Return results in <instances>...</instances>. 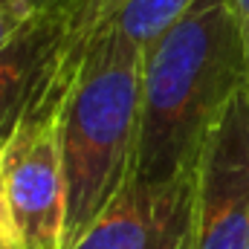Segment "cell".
Segmentation results:
<instances>
[{
  "instance_id": "6da1fadb",
  "label": "cell",
  "mask_w": 249,
  "mask_h": 249,
  "mask_svg": "<svg viewBox=\"0 0 249 249\" xmlns=\"http://www.w3.org/2000/svg\"><path fill=\"white\" fill-rule=\"evenodd\" d=\"M249 87V53L226 0H200L142 61L133 174L165 183L197 168L209 130Z\"/></svg>"
},
{
  "instance_id": "7a4b0ae2",
  "label": "cell",
  "mask_w": 249,
  "mask_h": 249,
  "mask_svg": "<svg viewBox=\"0 0 249 249\" xmlns=\"http://www.w3.org/2000/svg\"><path fill=\"white\" fill-rule=\"evenodd\" d=\"M145 53L110 29L87 44L61 107L67 186L64 249L113 203L133 174Z\"/></svg>"
},
{
  "instance_id": "3957f363",
  "label": "cell",
  "mask_w": 249,
  "mask_h": 249,
  "mask_svg": "<svg viewBox=\"0 0 249 249\" xmlns=\"http://www.w3.org/2000/svg\"><path fill=\"white\" fill-rule=\"evenodd\" d=\"M70 84L61 75L47 84L0 145L3 188L23 249H64L61 107Z\"/></svg>"
},
{
  "instance_id": "277c9868",
  "label": "cell",
  "mask_w": 249,
  "mask_h": 249,
  "mask_svg": "<svg viewBox=\"0 0 249 249\" xmlns=\"http://www.w3.org/2000/svg\"><path fill=\"white\" fill-rule=\"evenodd\" d=\"M188 249H249V87L229 102L200 151Z\"/></svg>"
},
{
  "instance_id": "5b68a950",
  "label": "cell",
  "mask_w": 249,
  "mask_h": 249,
  "mask_svg": "<svg viewBox=\"0 0 249 249\" xmlns=\"http://www.w3.org/2000/svg\"><path fill=\"white\" fill-rule=\"evenodd\" d=\"M197 168L165 183L130 177L70 249H188Z\"/></svg>"
},
{
  "instance_id": "8992f818",
  "label": "cell",
  "mask_w": 249,
  "mask_h": 249,
  "mask_svg": "<svg viewBox=\"0 0 249 249\" xmlns=\"http://www.w3.org/2000/svg\"><path fill=\"white\" fill-rule=\"evenodd\" d=\"M200 0H124L105 20L102 29L116 32L136 50H151L165 32H171ZM99 29V32H102ZM96 38V35H93Z\"/></svg>"
},
{
  "instance_id": "52a82bcc",
  "label": "cell",
  "mask_w": 249,
  "mask_h": 249,
  "mask_svg": "<svg viewBox=\"0 0 249 249\" xmlns=\"http://www.w3.org/2000/svg\"><path fill=\"white\" fill-rule=\"evenodd\" d=\"M122 3L124 0H61V3L50 6L64 38V67L58 75L70 78V81L75 78V70L81 64L87 44Z\"/></svg>"
},
{
  "instance_id": "ba28073f",
  "label": "cell",
  "mask_w": 249,
  "mask_h": 249,
  "mask_svg": "<svg viewBox=\"0 0 249 249\" xmlns=\"http://www.w3.org/2000/svg\"><path fill=\"white\" fill-rule=\"evenodd\" d=\"M35 12L38 9L32 0H0V53Z\"/></svg>"
},
{
  "instance_id": "9c48e42d",
  "label": "cell",
  "mask_w": 249,
  "mask_h": 249,
  "mask_svg": "<svg viewBox=\"0 0 249 249\" xmlns=\"http://www.w3.org/2000/svg\"><path fill=\"white\" fill-rule=\"evenodd\" d=\"M0 249H23L18 229H15V217L6 200V188H3V171H0Z\"/></svg>"
},
{
  "instance_id": "30bf717a",
  "label": "cell",
  "mask_w": 249,
  "mask_h": 249,
  "mask_svg": "<svg viewBox=\"0 0 249 249\" xmlns=\"http://www.w3.org/2000/svg\"><path fill=\"white\" fill-rule=\"evenodd\" d=\"M226 6H229V12L235 18L238 29H241V38H244L247 53H249V0H226Z\"/></svg>"
},
{
  "instance_id": "8fae6325",
  "label": "cell",
  "mask_w": 249,
  "mask_h": 249,
  "mask_svg": "<svg viewBox=\"0 0 249 249\" xmlns=\"http://www.w3.org/2000/svg\"><path fill=\"white\" fill-rule=\"evenodd\" d=\"M32 3H35V9H50V6H55L61 0H32Z\"/></svg>"
}]
</instances>
